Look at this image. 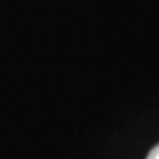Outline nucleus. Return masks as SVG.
Segmentation results:
<instances>
[{
  "label": "nucleus",
  "mask_w": 159,
  "mask_h": 159,
  "mask_svg": "<svg viewBox=\"0 0 159 159\" xmlns=\"http://www.w3.org/2000/svg\"><path fill=\"white\" fill-rule=\"evenodd\" d=\"M147 159H159V145H155V147L151 149V153H149Z\"/></svg>",
  "instance_id": "nucleus-1"
}]
</instances>
